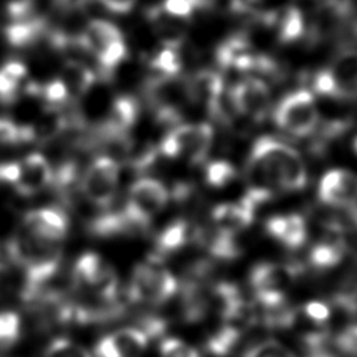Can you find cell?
Segmentation results:
<instances>
[{
	"label": "cell",
	"mask_w": 357,
	"mask_h": 357,
	"mask_svg": "<svg viewBox=\"0 0 357 357\" xmlns=\"http://www.w3.org/2000/svg\"><path fill=\"white\" fill-rule=\"evenodd\" d=\"M247 192L254 208L278 192H297L307 185V167L297 149L272 135L257 138L247 160Z\"/></svg>",
	"instance_id": "cell-1"
},
{
	"label": "cell",
	"mask_w": 357,
	"mask_h": 357,
	"mask_svg": "<svg viewBox=\"0 0 357 357\" xmlns=\"http://www.w3.org/2000/svg\"><path fill=\"white\" fill-rule=\"evenodd\" d=\"M8 254L24 271V294L26 298L33 297L40 287L53 278L61 261L59 243L35 237L24 229L11 237L8 243Z\"/></svg>",
	"instance_id": "cell-2"
},
{
	"label": "cell",
	"mask_w": 357,
	"mask_h": 357,
	"mask_svg": "<svg viewBox=\"0 0 357 357\" xmlns=\"http://www.w3.org/2000/svg\"><path fill=\"white\" fill-rule=\"evenodd\" d=\"M213 128L209 123L176 124L162 139L159 148L170 159H187L190 163L202 162L212 146Z\"/></svg>",
	"instance_id": "cell-3"
},
{
	"label": "cell",
	"mask_w": 357,
	"mask_h": 357,
	"mask_svg": "<svg viewBox=\"0 0 357 357\" xmlns=\"http://www.w3.org/2000/svg\"><path fill=\"white\" fill-rule=\"evenodd\" d=\"M176 290L174 275L160 264L158 257H149L145 262L135 265L130 282V297L134 301L162 304L172 298Z\"/></svg>",
	"instance_id": "cell-4"
},
{
	"label": "cell",
	"mask_w": 357,
	"mask_h": 357,
	"mask_svg": "<svg viewBox=\"0 0 357 357\" xmlns=\"http://www.w3.org/2000/svg\"><path fill=\"white\" fill-rule=\"evenodd\" d=\"M273 121L291 137L303 138L312 134L319 123L312 92L297 89L283 96L273 110Z\"/></svg>",
	"instance_id": "cell-5"
},
{
	"label": "cell",
	"mask_w": 357,
	"mask_h": 357,
	"mask_svg": "<svg viewBox=\"0 0 357 357\" xmlns=\"http://www.w3.org/2000/svg\"><path fill=\"white\" fill-rule=\"evenodd\" d=\"M167 201L169 191L159 180L141 177L128 190L123 215L132 227H144L165 209Z\"/></svg>",
	"instance_id": "cell-6"
},
{
	"label": "cell",
	"mask_w": 357,
	"mask_h": 357,
	"mask_svg": "<svg viewBox=\"0 0 357 357\" xmlns=\"http://www.w3.org/2000/svg\"><path fill=\"white\" fill-rule=\"evenodd\" d=\"M74 284L84 293H92L102 301H112L119 289L114 269L98 254H82L73 269Z\"/></svg>",
	"instance_id": "cell-7"
},
{
	"label": "cell",
	"mask_w": 357,
	"mask_h": 357,
	"mask_svg": "<svg viewBox=\"0 0 357 357\" xmlns=\"http://www.w3.org/2000/svg\"><path fill=\"white\" fill-rule=\"evenodd\" d=\"M120 169L116 159L99 156L92 160L84 173L81 190L84 197L98 206H107L119 187Z\"/></svg>",
	"instance_id": "cell-8"
},
{
	"label": "cell",
	"mask_w": 357,
	"mask_h": 357,
	"mask_svg": "<svg viewBox=\"0 0 357 357\" xmlns=\"http://www.w3.org/2000/svg\"><path fill=\"white\" fill-rule=\"evenodd\" d=\"M300 272L297 264L259 262L250 272V286L255 297L286 296Z\"/></svg>",
	"instance_id": "cell-9"
},
{
	"label": "cell",
	"mask_w": 357,
	"mask_h": 357,
	"mask_svg": "<svg viewBox=\"0 0 357 357\" xmlns=\"http://www.w3.org/2000/svg\"><path fill=\"white\" fill-rule=\"evenodd\" d=\"M230 103L237 113L258 123L265 119L269 110L271 91L265 81L247 77L231 88Z\"/></svg>",
	"instance_id": "cell-10"
},
{
	"label": "cell",
	"mask_w": 357,
	"mask_h": 357,
	"mask_svg": "<svg viewBox=\"0 0 357 357\" xmlns=\"http://www.w3.org/2000/svg\"><path fill=\"white\" fill-rule=\"evenodd\" d=\"M321 204L335 208H354L357 205V174L347 169H331L318 183Z\"/></svg>",
	"instance_id": "cell-11"
},
{
	"label": "cell",
	"mask_w": 357,
	"mask_h": 357,
	"mask_svg": "<svg viewBox=\"0 0 357 357\" xmlns=\"http://www.w3.org/2000/svg\"><path fill=\"white\" fill-rule=\"evenodd\" d=\"M148 347V335L131 326L120 328L95 344V357H141Z\"/></svg>",
	"instance_id": "cell-12"
},
{
	"label": "cell",
	"mask_w": 357,
	"mask_h": 357,
	"mask_svg": "<svg viewBox=\"0 0 357 357\" xmlns=\"http://www.w3.org/2000/svg\"><path fill=\"white\" fill-rule=\"evenodd\" d=\"M346 251L347 243L343 227L337 223H329L312 244L308 252V261L314 269L326 271L336 266L344 258Z\"/></svg>",
	"instance_id": "cell-13"
},
{
	"label": "cell",
	"mask_w": 357,
	"mask_h": 357,
	"mask_svg": "<svg viewBox=\"0 0 357 357\" xmlns=\"http://www.w3.org/2000/svg\"><path fill=\"white\" fill-rule=\"evenodd\" d=\"M22 229L42 240L59 243L68 231V219L56 208H36L24 215Z\"/></svg>",
	"instance_id": "cell-14"
},
{
	"label": "cell",
	"mask_w": 357,
	"mask_h": 357,
	"mask_svg": "<svg viewBox=\"0 0 357 357\" xmlns=\"http://www.w3.org/2000/svg\"><path fill=\"white\" fill-rule=\"evenodd\" d=\"M53 178V170L46 159L39 152L26 155L18 162V176L14 190L21 195H33L46 188Z\"/></svg>",
	"instance_id": "cell-15"
},
{
	"label": "cell",
	"mask_w": 357,
	"mask_h": 357,
	"mask_svg": "<svg viewBox=\"0 0 357 357\" xmlns=\"http://www.w3.org/2000/svg\"><path fill=\"white\" fill-rule=\"evenodd\" d=\"M265 230L268 236L289 250L301 248L308 237L307 222L298 213L271 216L265 222Z\"/></svg>",
	"instance_id": "cell-16"
},
{
	"label": "cell",
	"mask_w": 357,
	"mask_h": 357,
	"mask_svg": "<svg viewBox=\"0 0 357 357\" xmlns=\"http://www.w3.org/2000/svg\"><path fill=\"white\" fill-rule=\"evenodd\" d=\"M185 93L190 100L204 105L209 112L220 110L223 96V78L218 71L201 70L195 73L185 85Z\"/></svg>",
	"instance_id": "cell-17"
},
{
	"label": "cell",
	"mask_w": 357,
	"mask_h": 357,
	"mask_svg": "<svg viewBox=\"0 0 357 357\" xmlns=\"http://www.w3.org/2000/svg\"><path fill=\"white\" fill-rule=\"evenodd\" d=\"M255 208L241 198L238 202H222L212 209L213 227L225 234L237 236L254 222Z\"/></svg>",
	"instance_id": "cell-18"
},
{
	"label": "cell",
	"mask_w": 357,
	"mask_h": 357,
	"mask_svg": "<svg viewBox=\"0 0 357 357\" xmlns=\"http://www.w3.org/2000/svg\"><path fill=\"white\" fill-rule=\"evenodd\" d=\"M325 68L333 82V98H357V50L342 52Z\"/></svg>",
	"instance_id": "cell-19"
},
{
	"label": "cell",
	"mask_w": 357,
	"mask_h": 357,
	"mask_svg": "<svg viewBox=\"0 0 357 357\" xmlns=\"http://www.w3.org/2000/svg\"><path fill=\"white\" fill-rule=\"evenodd\" d=\"M262 20L266 25L275 26L280 42H293L304 33V17L297 7L289 6L279 11H271L265 14Z\"/></svg>",
	"instance_id": "cell-20"
},
{
	"label": "cell",
	"mask_w": 357,
	"mask_h": 357,
	"mask_svg": "<svg viewBox=\"0 0 357 357\" xmlns=\"http://www.w3.org/2000/svg\"><path fill=\"white\" fill-rule=\"evenodd\" d=\"M120 39H123V33L117 25L103 18H95L86 24L78 40L79 46L95 56L103 47Z\"/></svg>",
	"instance_id": "cell-21"
},
{
	"label": "cell",
	"mask_w": 357,
	"mask_h": 357,
	"mask_svg": "<svg viewBox=\"0 0 357 357\" xmlns=\"http://www.w3.org/2000/svg\"><path fill=\"white\" fill-rule=\"evenodd\" d=\"M148 20L152 24V28L160 38L163 46H170V47H178V45L184 39V29L180 20L173 18L167 15L160 6L151 8L148 13Z\"/></svg>",
	"instance_id": "cell-22"
},
{
	"label": "cell",
	"mask_w": 357,
	"mask_h": 357,
	"mask_svg": "<svg viewBox=\"0 0 357 357\" xmlns=\"http://www.w3.org/2000/svg\"><path fill=\"white\" fill-rule=\"evenodd\" d=\"M138 113L139 106L134 98L127 95L117 96L110 106V112L107 116V127L113 132H124L135 124Z\"/></svg>",
	"instance_id": "cell-23"
},
{
	"label": "cell",
	"mask_w": 357,
	"mask_h": 357,
	"mask_svg": "<svg viewBox=\"0 0 357 357\" xmlns=\"http://www.w3.org/2000/svg\"><path fill=\"white\" fill-rule=\"evenodd\" d=\"M70 96H82L95 82V74L86 66L78 61H68L60 77Z\"/></svg>",
	"instance_id": "cell-24"
},
{
	"label": "cell",
	"mask_w": 357,
	"mask_h": 357,
	"mask_svg": "<svg viewBox=\"0 0 357 357\" xmlns=\"http://www.w3.org/2000/svg\"><path fill=\"white\" fill-rule=\"evenodd\" d=\"M43 22L39 18L33 20H17L11 22L6 31V39L7 42L14 47H25L32 45L42 33Z\"/></svg>",
	"instance_id": "cell-25"
},
{
	"label": "cell",
	"mask_w": 357,
	"mask_h": 357,
	"mask_svg": "<svg viewBox=\"0 0 357 357\" xmlns=\"http://www.w3.org/2000/svg\"><path fill=\"white\" fill-rule=\"evenodd\" d=\"M28 71L24 63L11 60L0 67V100L11 102L18 95L22 81Z\"/></svg>",
	"instance_id": "cell-26"
},
{
	"label": "cell",
	"mask_w": 357,
	"mask_h": 357,
	"mask_svg": "<svg viewBox=\"0 0 357 357\" xmlns=\"http://www.w3.org/2000/svg\"><path fill=\"white\" fill-rule=\"evenodd\" d=\"M190 236L188 225L184 220H174L158 236L156 248L159 254H172L185 245Z\"/></svg>",
	"instance_id": "cell-27"
},
{
	"label": "cell",
	"mask_w": 357,
	"mask_h": 357,
	"mask_svg": "<svg viewBox=\"0 0 357 357\" xmlns=\"http://www.w3.org/2000/svg\"><path fill=\"white\" fill-rule=\"evenodd\" d=\"M149 66L152 71L158 73L160 78H174L181 71V57L177 47L162 46L151 59Z\"/></svg>",
	"instance_id": "cell-28"
},
{
	"label": "cell",
	"mask_w": 357,
	"mask_h": 357,
	"mask_svg": "<svg viewBox=\"0 0 357 357\" xmlns=\"http://www.w3.org/2000/svg\"><path fill=\"white\" fill-rule=\"evenodd\" d=\"M64 119L54 110H49L46 114L39 117L32 126L29 127L31 138L32 139H45L56 135L63 128Z\"/></svg>",
	"instance_id": "cell-29"
},
{
	"label": "cell",
	"mask_w": 357,
	"mask_h": 357,
	"mask_svg": "<svg viewBox=\"0 0 357 357\" xmlns=\"http://www.w3.org/2000/svg\"><path fill=\"white\" fill-rule=\"evenodd\" d=\"M21 333V319L14 311L0 312V349H8L17 343Z\"/></svg>",
	"instance_id": "cell-30"
},
{
	"label": "cell",
	"mask_w": 357,
	"mask_h": 357,
	"mask_svg": "<svg viewBox=\"0 0 357 357\" xmlns=\"http://www.w3.org/2000/svg\"><path fill=\"white\" fill-rule=\"evenodd\" d=\"M236 177L234 166L227 160H212L205 169V180L209 185L220 188Z\"/></svg>",
	"instance_id": "cell-31"
},
{
	"label": "cell",
	"mask_w": 357,
	"mask_h": 357,
	"mask_svg": "<svg viewBox=\"0 0 357 357\" xmlns=\"http://www.w3.org/2000/svg\"><path fill=\"white\" fill-rule=\"evenodd\" d=\"M45 357H93L89 351H86L81 344L67 339L57 337L50 342L46 347Z\"/></svg>",
	"instance_id": "cell-32"
},
{
	"label": "cell",
	"mask_w": 357,
	"mask_h": 357,
	"mask_svg": "<svg viewBox=\"0 0 357 357\" xmlns=\"http://www.w3.org/2000/svg\"><path fill=\"white\" fill-rule=\"evenodd\" d=\"M31 132L28 126H18L10 119L0 117V144L14 145L24 141H31Z\"/></svg>",
	"instance_id": "cell-33"
},
{
	"label": "cell",
	"mask_w": 357,
	"mask_h": 357,
	"mask_svg": "<svg viewBox=\"0 0 357 357\" xmlns=\"http://www.w3.org/2000/svg\"><path fill=\"white\" fill-rule=\"evenodd\" d=\"M95 57L98 59L99 64L105 70L116 68L127 57V46H126L124 39H120V40H116V42L107 45L100 52H98L95 54Z\"/></svg>",
	"instance_id": "cell-34"
},
{
	"label": "cell",
	"mask_w": 357,
	"mask_h": 357,
	"mask_svg": "<svg viewBox=\"0 0 357 357\" xmlns=\"http://www.w3.org/2000/svg\"><path fill=\"white\" fill-rule=\"evenodd\" d=\"M301 314L314 326L324 328L326 325V322L331 319V317L333 315V311H332L331 304H328L325 301L314 300V301H308L303 305Z\"/></svg>",
	"instance_id": "cell-35"
},
{
	"label": "cell",
	"mask_w": 357,
	"mask_h": 357,
	"mask_svg": "<svg viewBox=\"0 0 357 357\" xmlns=\"http://www.w3.org/2000/svg\"><path fill=\"white\" fill-rule=\"evenodd\" d=\"M243 357H296V356L280 342L268 339L250 347Z\"/></svg>",
	"instance_id": "cell-36"
},
{
	"label": "cell",
	"mask_w": 357,
	"mask_h": 357,
	"mask_svg": "<svg viewBox=\"0 0 357 357\" xmlns=\"http://www.w3.org/2000/svg\"><path fill=\"white\" fill-rule=\"evenodd\" d=\"M160 357H201L198 350L178 337H166L159 346Z\"/></svg>",
	"instance_id": "cell-37"
},
{
	"label": "cell",
	"mask_w": 357,
	"mask_h": 357,
	"mask_svg": "<svg viewBox=\"0 0 357 357\" xmlns=\"http://www.w3.org/2000/svg\"><path fill=\"white\" fill-rule=\"evenodd\" d=\"M40 95L45 99V102L49 106H57L61 105L64 102H67V99L70 98L68 91L63 82V79L59 78H53L50 81H47L40 89Z\"/></svg>",
	"instance_id": "cell-38"
},
{
	"label": "cell",
	"mask_w": 357,
	"mask_h": 357,
	"mask_svg": "<svg viewBox=\"0 0 357 357\" xmlns=\"http://www.w3.org/2000/svg\"><path fill=\"white\" fill-rule=\"evenodd\" d=\"M335 344L339 353L357 357V324L347 325L335 337Z\"/></svg>",
	"instance_id": "cell-39"
},
{
	"label": "cell",
	"mask_w": 357,
	"mask_h": 357,
	"mask_svg": "<svg viewBox=\"0 0 357 357\" xmlns=\"http://www.w3.org/2000/svg\"><path fill=\"white\" fill-rule=\"evenodd\" d=\"M7 14L14 20H22L26 18L29 11L32 10V6L35 0H3Z\"/></svg>",
	"instance_id": "cell-40"
},
{
	"label": "cell",
	"mask_w": 357,
	"mask_h": 357,
	"mask_svg": "<svg viewBox=\"0 0 357 357\" xmlns=\"http://www.w3.org/2000/svg\"><path fill=\"white\" fill-rule=\"evenodd\" d=\"M107 11L113 14H128L134 10L138 0H98Z\"/></svg>",
	"instance_id": "cell-41"
},
{
	"label": "cell",
	"mask_w": 357,
	"mask_h": 357,
	"mask_svg": "<svg viewBox=\"0 0 357 357\" xmlns=\"http://www.w3.org/2000/svg\"><path fill=\"white\" fill-rule=\"evenodd\" d=\"M18 176V162H0V184H10L14 187Z\"/></svg>",
	"instance_id": "cell-42"
},
{
	"label": "cell",
	"mask_w": 357,
	"mask_h": 357,
	"mask_svg": "<svg viewBox=\"0 0 357 357\" xmlns=\"http://www.w3.org/2000/svg\"><path fill=\"white\" fill-rule=\"evenodd\" d=\"M354 149H356V152H357V138H356V141H354Z\"/></svg>",
	"instance_id": "cell-43"
}]
</instances>
